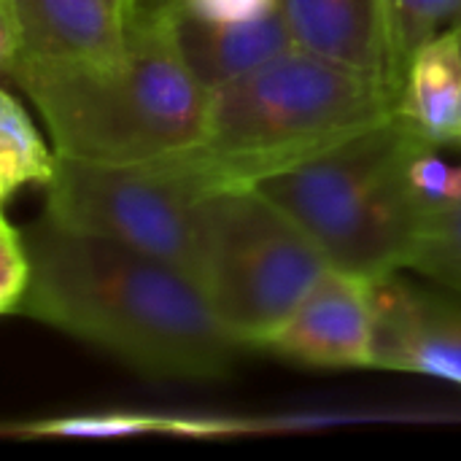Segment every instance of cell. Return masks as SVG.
<instances>
[{
  "label": "cell",
  "mask_w": 461,
  "mask_h": 461,
  "mask_svg": "<svg viewBox=\"0 0 461 461\" xmlns=\"http://www.w3.org/2000/svg\"><path fill=\"white\" fill-rule=\"evenodd\" d=\"M24 316L73 335L122 365L165 381H221L251 348L178 267L130 246L57 224L24 230Z\"/></svg>",
  "instance_id": "1"
},
{
  "label": "cell",
  "mask_w": 461,
  "mask_h": 461,
  "mask_svg": "<svg viewBox=\"0 0 461 461\" xmlns=\"http://www.w3.org/2000/svg\"><path fill=\"white\" fill-rule=\"evenodd\" d=\"M5 76L41 113L57 154L92 165L194 146L211 100L181 54L176 0H140L116 54H19Z\"/></svg>",
  "instance_id": "2"
},
{
  "label": "cell",
  "mask_w": 461,
  "mask_h": 461,
  "mask_svg": "<svg viewBox=\"0 0 461 461\" xmlns=\"http://www.w3.org/2000/svg\"><path fill=\"white\" fill-rule=\"evenodd\" d=\"M375 76L303 49L211 92L203 135L184 149L213 189L259 186L394 113Z\"/></svg>",
  "instance_id": "3"
},
{
  "label": "cell",
  "mask_w": 461,
  "mask_h": 461,
  "mask_svg": "<svg viewBox=\"0 0 461 461\" xmlns=\"http://www.w3.org/2000/svg\"><path fill=\"white\" fill-rule=\"evenodd\" d=\"M421 146L427 140L389 113L259 189L316 243L330 267L384 281L408 267L432 211L413 178Z\"/></svg>",
  "instance_id": "4"
},
{
  "label": "cell",
  "mask_w": 461,
  "mask_h": 461,
  "mask_svg": "<svg viewBox=\"0 0 461 461\" xmlns=\"http://www.w3.org/2000/svg\"><path fill=\"white\" fill-rule=\"evenodd\" d=\"M43 189L46 216L57 224L130 246L200 284L205 208L219 189L184 149L132 165L59 157Z\"/></svg>",
  "instance_id": "5"
},
{
  "label": "cell",
  "mask_w": 461,
  "mask_h": 461,
  "mask_svg": "<svg viewBox=\"0 0 461 461\" xmlns=\"http://www.w3.org/2000/svg\"><path fill=\"white\" fill-rule=\"evenodd\" d=\"M327 267L316 243L259 186L211 194L200 286L251 351H262Z\"/></svg>",
  "instance_id": "6"
},
{
  "label": "cell",
  "mask_w": 461,
  "mask_h": 461,
  "mask_svg": "<svg viewBox=\"0 0 461 461\" xmlns=\"http://www.w3.org/2000/svg\"><path fill=\"white\" fill-rule=\"evenodd\" d=\"M375 281L327 267L262 351L316 370H375Z\"/></svg>",
  "instance_id": "7"
},
{
  "label": "cell",
  "mask_w": 461,
  "mask_h": 461,
  "mask_svg": "<svg viewBox=\"0 0 461 461\" xmlns=\"http://www.w3.org/2000/svg\"><path fill=\"white\" fill-rule=\"evenodd\" d=\"M375 370L429 375L461 386V297L438 286L375 281Z\"/></svg>",
  "instance_id": "8"
},
{
  "label": "cell",
  "mask_w": 461,
  "mask_h": 461,
  "mask_svg": "<svg viewBox=\"0 0 461 461\" xmlns=\"http://www.w3.org/2000/svg\"><path fill=\"white\" fill-rule=\"evenodd\" d=\"M176 38L186 65L208 92L294 49L281 5L243 22H213L176 0Z\"/></svg>",
  "instance_id": "9"
},
{
  "label": "cell",
  "mask_w": 461,
  "mask_h": 461,
  "mask_svg": "<svg viewBox=\"0 0 461 461\" xmlns=\"http://www.w3.org/2000/svg\"><path fill=\"white\" fill-rule=\"evenodd\" d=\"M278 5L297 49L389 84L384 0H278Z\"/></svg>",
  "instance_id": "10"
},
{
  "label": "cell",
  "mask_w": 461,
  "mask_h": 461,
  "mask_svg": "<svg viewBox=\"0 0 461 461\" xmlns=\"http://www.w3.org/2000/svg\"><path fill=\"white\" fill-rule=\"evenodd\" d=\"M394 113L427 143L461 151V41L440 32L413 51L397 84Z\"/></svg>",
  "instance_id": "11"
},
{
  "label": "cell",
  "mask_w": 461,
  "mask_h": 461,
  "mask_svg": "<svg viewBox=\"0 0 461 461\" xmlns=\"http://www.w3.org/2000/svg\"><path fill=\"white\" fill-rule=\"evenodd\" d=\"M22 54L105 57L124 46L127 27L108 0H16Z\"/></svg>",
  "instance_id": "12"
},
{
  "label": "cell",
  "mask_w": 461,
  "mask_h": 461,
  "mask_svg": "<svg viewBox=\"0 0 461 461\" xmlns=\"http://www.w3.org/2000/svg\"><path fill=\"white\" fill-rule=\"evenodd\" d=\"M243 424L221 419H194L151 411H103L76 413L43 421L8 427V438H68V440H119L143 435H176V438H221L243 432Z\"/></svg>",
  "instance_id": "13"
},
{
  "label": "cell",
  "mask_w": 461,
  "mask_h": 461,
  "mask_svg": "<svg viewBox=\"0 0 461 461\" xmlns=\"http://www.w3.org/2000/svg\"><path fill=\"white\" fill-rule=\"evenodd\" d=\"M57 159V149L46 143L27 108L0 86V208L27 186H46Z\"/></svg>",
  "instance_id": "14"
},
{
  "label": "cell",
  "mask_w": 461,
  "mask_h": 461,
  "mask_svg": "<svg viewBox=\"0 0 461 461\" xmlns=\"http://www.w3.org/2000/svg\"><path fill=\"white\" fill-rule=\"evenodd\" d=\"M461 24V0H384L389 84L397 92L402 68L419 46Z\"/></svg>",
  "instance_id": "15"
},
{
  "label": "cell",
  "mask_w": 461,
  "mask_h": 461,
  "mask_svg": "<svg viewBox=\"0 0 461 461\" xmlns=\"http://www.w3.org/2000/svg\"><path fill=\"white\" fill-rule=\"evenodd\" d=\"M405 270L461 297V194L427 213Z\"/></svg>",
  "instance_id": "16"
},
{
  "label": "cell",
  "mask_w": 461,
  "mask_h": 461,
  "mask_svg": "<svg viewBox=\"0 0 461 461\" xmlns=\"http://www.w3.org/2000/svg\"><path fill=\"white\" fill-rule=\"evenodd\" d=\"M30 286V254L24 232L16 230L0 208V316L19 313Z\"/></svg>",
  "instance_id": "17"
},
{
  "label": "cell",
  "mask_w": 461,
  "mask_h": 461,
  "mask_svg": "<svg viewBox=\"0 0 461 461\" xmlns=\"http://www.w3.org/2000/svg\"><path fill=\"white\" fill-rule=\"evenodd\" d=\"M178 3L186 11L213 22H243L278 5V0H178Z\"/></svg>",
  "instance_id": "18"
},
{
  "label": "cell",
  "mask_w": 461,
  "mask_h": 461,
  "mask_svg": "<svg viewBox=\"0 0 461 461\" xmlns=\"http://www.w3.org/2000/svg\"><path fill=\"white\" fill-rule=\"evenodd\" d=\"M24 32L16 0H0V76L8 73L11 62L22 54Z\"/></svg>",
  "instance_id": "19"
},
{
  "label": "cell",
  "mask_w": 461,
  "mask_h": 461,
  "mask_svg": "<svg viewBox=\"0 0 461 461\" xmlns=\"http://www.w3.org/2000/svg\"><path fill=\"white\" fill-rule=\"evenodd\" d=\"M111 3V8L116 11V16L124 22V27H127V22L132 19V14H135V8H138V3L140 0H108Z\"/></svg>",
  "instance_id": "20"
},
{
  "label": "cell",
  "mask_w": 461,
  "mask_h": 461,
  "mask_svg": "<svg viewBox=\"0 0 461 461\" xmlns=\"http://www.w3.org/2000/svg\"><path fill=\"white\" fill-rule=\"evenodd\" d=\"M0 435H5V438H8V427H0Z\"/></svg>",
  "instance_id": "21"
},
{
  "label": "cell",
  "mask_w": 461,
  "mask_h": 461,
  "mask_svg": "<svg viewBox=\"0 0 461 461\" xmlns=\"http://www.w3.org/2000/svg\"><path fill=\"white\" fill-rule=\"evenodd\" d=\"M456 32H459V41H461V24H459V27H456Z\"/></svg>",
  "instance_id": "22"
}]
</instances>
